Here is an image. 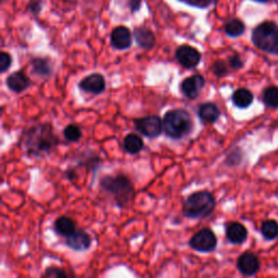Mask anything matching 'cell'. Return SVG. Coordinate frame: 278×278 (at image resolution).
I'll return each mask as SVG.
<instances>
[{
    "instance_id": "15",
    "label": "cell",
    "mask_w": 278,
    "mask_h": 278,
    "mask_svg": "<svg viewBox=\"0 0 278 278\" xmlns=\"http://www.w3.org/2000/svg\"><path fill=\"white\" fill-rule=\"evenodd\" d=\"M221 115L220 109L212 103L203 104L198 109V116L205 123H215Z\"/></svg>"
},
{
    "instance_id": "2",
    "label": "cell",
    "mask_w": 278,
    "mask_h": 278,
    "mask_svg": "<svg viewBox=\"0 0 278 278\" xmlns=\"http://www.w3.org/2000/svg\"><path fill=\"white\" fill-rule=\"evenodd\" d=\"M100 187L113 197V200L120 208L131 205L135 197L134 185L124 174L106 175L100 181Z\"/></svg>"
},
{
    "instance_id": "6",
    "label": "cell",
    "mask_w": 278,
    "mask_h": 278,
    "mask_svg": "<svg viewBox=\"0 0 278 278\" xmlns=\"http://www.w3.org/2000/svg\"><path fill=\"white\" fill-rule=\"evenodd\" d=\"M217 246V238L210 228H202L189 239V247L201 253L214 251Z\"/></svg>"
},
{
    "instance_id": "20",
    "label": "cell",
    "mask_w": 278,
    "mask_h": 278,
    "mask_svg": "<svg viewBox=\"0 0 278 278\" xmlns=\"http://www.w3.org/2000/svg\"><path fill=\"white\" fill-rule=\"evenodd\" d=\"M231 99H233V103L236 107L240 109H245L252 104L253 95L250 90L246 88H240L234 92Z\"/></svg>"
},
{
    "instance_id": "28",
    "label": "cell",
    "mask_w": 278,
    "mask_h": 278,
    "mask_svg": "<svg viewBox=\"0 0 278 278\" xmlns=\"http://www.w3.org/2000/svg\"><path fill=\"white\" fill-rule=\"evenodd\" d=\"M214 72L217 76H222V75H224V74L226 73V67H225V64L223 62H216L215 63V66H214Z\"/></svg>"
},
{
    "instance_id": "5",
    "label": "cell",
    "mask_w": 278,
    "mask_h": 278,
    "mask_svg": "<svg viewBox=\"0 0 278 278\" xmlns=\"http://www.w3.org/2000/svg\"><path fill=\"white\" fill-rule=\"evenodd\" d=\"M252 41L261 50L278 54V26L273 22L260 24L252 33Z\"/></svg>"
},
{
    "instance_id": "7",
    "label": "cell",
    "mask_w": 278,
    "mask_h": 278,
    "mask_svg": "<svg viewBox=\"0 0 278 278\" xmlns=\"http://www.w3.org/2000/svg\"><path fill=\"white\" fill-rule=\"evenodd\" d=\"M134 124L137 131L148 138H156L163 132V120L156 115L136 118Z\"/></svg>"
},
{
    "instance_id": "33",
    "label": "cell",
    "mask_w": 278,
    "mask_h": 278,
    "mask_svg": "<svg viewBox=\"0 0 278 278\" xmlns=\"http://www.w3.org/2000/svg\"><path fill=\"white\" fill-rule=\"evenodd\" d=\"M257 2H270V0H257Z\"/></svg>"
},
{
    "instance_id": "1",
    "label": "cell",
    "mask_w": 278,
    "mask_h": 278,
    "mask_svg": "<svg viewBox=\"0 0 278 278\" xmlns=\"http://www.w3.org/2000/svg\"><path fill=\"white\" fill-rule=\"evenodd\" d=\"M20 143L26 154L43 157L60 144V139L50 124H38L24 131Z\"/></svg>"
},
{
    "instance_id": "29",
    "label": "cell",
    "mask_w": 278,
    "mask_h": 278,
    "mask_svg": "<svg viewBox=\"0 0 278 278\" xmlns=\"http://www.w3.org/2000/svg\"><path fill=\"white\" fill-rule=\"evenodd\" d=\"M229 63H230V66L233 69H239V68H242L243 67V62L242 60H240V58L238 57V55H233V57H230L229 59Z\"/></svg>"
},
{
    "instance_id": "12",
    "label": "cell",
    "mask_w": 278,
    "mask_h": 278,
    "mask_svg": "<svg viewBox=\"0 0 278 278\" xmlns=\"http://www.w3.org/2000/svg\"><path fill=\"white\" fill-rule=\"evenodd\" d=\"M80 87L84 91L90 92V94L99 95L106 89V81L101 74H91L80 83Z\"/></svg>"
},
{
    "instance_id": "23",
    "label": "cell",
    "mask_w": 278,
    "mask_h": 278,
    "mask_svg": "<svg viewBox=\"0 0 278 278\" xmlns=\"http://www.w3.org/2000/svg\"><path fill=\"white\" fill-rule=\"evenodd\" d=\"M263 101L267 107L277 108L278 107V87L271 86L264 90Z\"/></svg>"
},
{
    "instance_id": "19",
    "label": "cell",
    "mask_w": 278,
    "mask_h": 278,
    "mask_svg": "<svg viewBox=\"0 0 278 278\" xmlns=\"http://www.w3.org/2000/svg\"><path fill=\"white\" fill-rule=\"evenodd\" d=\"M134 35L137 44L141 46V47L145 49H150L153 47L155 38L153 33L150 30L146 29V27H138V29L134 31Z\"/></svg>"
},
{
    "instance_id": "10",
    "label": "cell",
    "mask_w": 278,
    "mask_h": 278,
    "mask_svg": "<svg viewBox=\"0 0 278 278\" xmlns=\"http://www.w3.org/2000/svg\"><path fill=\"white\" fill-rule=\"evenodd\" d=\"M238 271L245 276H253L260 268V260L252 252H245L237 260Z\"/></svg>"
},
{
    "instance_id": "16",
    "label": "cell",
    "mask_w": 278,
    "mask_h": 278,
    "mask_svg": "<svg viewBox=\"0 0 278 278\" xmlns=\"http://www.w3.org/2000/svg\"><path fill=\"white\" fill-rule=\"evenodd\" d=\"M53 228L55 233H57L59 236L69 237L71 234H73L74 231L76 230V225H75V222H74L71 217L62 215L54 221Z\"/></svg>"
},
{
    "instance_id": "21",
    "label": "cell",
    "mask_w": 278,
    "mask_h": 278,
    "mask_svg": "<svg viewBox=\"0 0 278 278\" xmlns=\"http://www.w3.org/2000/svg\"><path fill=\"white\" fill-rule=\"evenodd\" d=\"M261 233L267 240H273L278 237V223L274 220L264 221L261 226Z\"/></svg>"
},
{
    "instance_id": "8",
    "label": "cell",
    "mask_w": 278,
    "mask_h": 278,
    "mask_svg": "<svg viewBox=\"0 0 278 278\" xmlns=\"http://www.w3.org/2000/svg\"><path fill=\"white\" fill-rule=\"evenodd\" d=\"M176 59L178 60L184 68L193 69L199 64L201 60V54L196 48L185 45L176 51Z\"/></svg>"
},
{
    "instance_id": "4",
    "label": "cell",
    "mask_w": 278,
    "mask_h": 278,
    "mask_svg": "<svg viewBox=\"0 0 278 278\" xmlns=\"http://www.w3.org/2000/svg\"><path fill=\"white\" fill-rule=\"evenodd\" d=\"M192 131V120L184 109L170 110L163 117V132L171 139H183Z\"/></svg>"
},
{
    "instance_id": "30",
    "label": "cell",
    "mask_w": 278,
    "mask_h": 278,
    "mask_svg": "<svg viewBox=\"0 0 278 278\" xmlns=\"http://www.w3.org/2000/svg\"><path fill=\"white\" fill-rule=\"evenodd\" d=\"M29 8H30V10L32 12L37 13V12H39L41 8H42V5H41V3L38 2V0H33V2L30 4Z\"/></svg>"
},
{
    "instance_id": "13",
    "label": "cell",
    "mask_w": 278,
    "mask_h": 278,
    "mask_svg": "<svg viewBox=\"0 0 278 278\" xmlns=\"http://www.w3.org/2000/svg\"><path fill=\"white\" fill-rule=\"evenodd\" d=\"M111 44L114 48L120 50L129 48L132 45L131 31L125 26H117L111 34Z\"/></svg>"
},
{
    "instance_id": "17",
    "label": "cell",
    "mask_w": 278,
    "mask_h": 278,
    "mask_svg": "<svg viewBox=\"0 0 278 278\" xmlns=\"http://www.w3.org/2000/svg\"><path fill=\"white\" fill-rule=\"evenodd\" d=\"M30 78L22 72L13 73L7 80V86L14 92L24 91L30 87Z\"/></svg>"
},
{
    "instance_id": "27",
    "label": "cell",
    "mask_w": 278,
    "mask_h": 278,
    "mask_svg": "<svg viewBox=\"0 0 278 278\" xmlns=\"http://www.w3.org/2000/svg\"><path fill=\"white\" fill-rule=\"evenodd\" d=\"M11 55L7 53V52H2V54H0V71H2L3 73L6 72L9 68H10L11 66Z\"/></svg>"
},
{
    "instance_id": "22",
    "label": "cell",
    "mask_w": 278,
    "mask_h": 278,
    "mask_svg": "<svg viewBox=\"0 0 278 278\" xmlns=\"http://www.w3.org/2000/svg\"><path fill=\"white\" fill-rule=\"evenodd\" d=\"M32 67H33L34 73H36L37 75H39V76H48L51 73L50 63L46 59H42V58L34 59L32 61Z\"/></svg>"
},
{
    "instance_id": "9",
    "label": "cell",
    "mask_w": 278,
    "mask_h": 278,
    "mask_svg": "<svg viewBox=\"0 0 278 278\" xmlns=\"http://www.w3.org/2000/svg\"><path fill=\"white\" fill-rule=\"evenodd\" d=\"M206 85V81L200 74H194L187 77L181 84V90L184 96L188 99H196L199 96V91Z\"/></svg>"
},
{
    "instance_id": "18",
    "label": "cell",
    "mask_w": 278,
    "mask_h": 278,
    "mask_svg": "<svg viewBox=\"0 0 278 278\" xmlns=\"http://www.w3.org/2000/svg\"><path fill=\"white\" fill-rule=\"evenodd\" d=\"M123 148L129 154H137L144 149L143 138L134 133L128 134L123 139Z\"/></svg>"
},
{
    "instance_id": "11",
    "label": "cell",
    "mask_w": 278,
    "mask_h": 278,
    "mask_svg": "<svg viewBox=\"0 0 278 278\" xmlns=\"http://www.w3.org/2000/svg\"><path fill=\"white\" fill-rule=\"evenodd\" d=\"M91 237L85 230L78 229L67 237L66 245L74 251H85L91 246Z\"/></svg>"
},
{
    "instance_id": "25",
    "label": "cell",
    "mask_w": 278,
    "mask_h": 278,
    "mask_svg": "<svg viewBox=\"0 0 278 278\" xmlns=\"http://www.w3.org/2000/svg\"><path fill=\"white\" fill-rule=\"evenodd\" d=\"M63 136L70 143H77L82 138V129L76 124H70L64 128Z\"/></svg>"
},
{
    "instance_id": "32",
    "label": "cell",
    "mask_w": 278,
    "mask_h": 278,
    "mask_svg": "<svg viewBox=\"0 0 278 278\" xmlns=\"http://www.w3.org/2000/svg\"><path fill=\"white\" fill-rule=\"evenodd\" d=\"M187 2V0H186ZM212 0H189V3L194 6H207L209 5Z\"/></svg>"
},
{
    "instance_id": "31",
    "label": "cell",
    "mask_w": 278,
    "mask_h": 278,
    "mask_svg": "<svg viewBox=\"0 0 278 278\" xmlns=\"http://www.w3.org/2000/svg\"><path fill=\"white\" fill-rule=\"evenodd\" d=\"M142 5V0H129V8L133 12H136L139 10Z\"/></svg>"
},
{
    "instance_id": "26",
    "label": "cell",
    "mask_w": 278,
    "mask_h": 278,
    "mask_svg": "<svg viewBox=\"0 0 278 278\" xmlns=\"http://www.w3.org/2000/svg\"><path fill=\"white\" fill-rule=\"evenodd\" d=\"M225 32L228 36H231V37L240 36L245 32V24L240 20L235 18V20H231L226 24Z\"/></svg>"
},
{
    "instance_id": "3",
    "label": "cell",
    "mask_w": 278,
    "mask_h": 278,
    "mask_svg": "<svg viewBox=\"0 0 278 278\" xmlns=\"http://www.w3.org/2000/svg\"><path fill=\"white\" fill-rule=\"evenodd\" d=\"M216 201L208 190L196 191L187 197L183 203V215L191 220L209 217L215 210Z\"/></svg>"
},
{
    "instance_id": "14",
    "label": "cell",
    "mask_w": 278,
    "mask_h": 278,
    "mask_svg": "<svg viewBox=\"0 0 278 278\" xmlns=\"http://www.w3.org/2000/svg\"><path fill=\"white\" fill-rule=\"evenodd\" d=\"M226 238L229 243L234 245H240L246 242L248 237V230L242 223L230 222L226 225Z\"/></svg>"
},
{
    "instance_id": "24",
    "label": "cell",
    "mask_w": 278,
    "mask_h": 278,
    "mask_svg": "<svg viewBox=\"0 0 278 278\" xmlns=\"http://www.w3.org/2000/svg\"><path fill=\"white\" fill-rule=\"evenodd\" d=\"M41 278H74V275L69 274L61 267L49 266L46 268Z\"/></svg>"
}]
</instances>
